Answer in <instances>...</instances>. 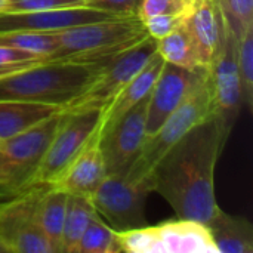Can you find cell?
Wrapping results in <instances>:
<instances>
[{
  "label": "cell",
  "instance_id": "1",
  "mask_svg": "<svg viewBox=\"0 0 253 253\" xmlns=\"http://www.w3.org/2000/svg\"><path fill=\"white\" fill-rule=\"evenodd\" d=\"M231 130L218 116H209L176 141L145 178L178 218L208 224L219 209L215 168Z\"/></svg>",
  "mask_w": 253,
  "mask_h": 253
},
{
  "label": "cell",
  "instance_id": "2",
  "mask_svg": "<svg viewBox=\"0 0 253 253\" xmlns=\"http://www.w3.org/2000/svg\"><path fill=\"white\" fill-rule=\"evenodd\" d=\"M105 65L107 62L42 61L1 77L0 99L42 102L65 110L93 84Z\"/></svg>",
  "mask_w": 253,
  "mask_h": 253
},
{
  "label": "cell",
  "instance_id": "3",
  "mask_svg": "<svg viewBox=\"0 0 253 253\" xmlns=\"http://www.w3.org/2000/svg\"><path fill=\"white\" fill-rule=\"evenodd\" d=\"M56 37L58 46L44 61L108 62L148 33L138 13H130L62 30Z\"/></svg>",
  "mask_w": 253,
  "mask_h": 253
},
{
  "label": "cell",
  "instance_id": "4",
  "mask_svg": "<svg viewBox=\"0 0 253 253\" xmlns=\"http://www.w3.org/2000/svg\"><path fill=\"white\" fill-rule=\"evenodd\" d=\"M212 98L208 83V73L202 68L176 110L166 119L160 129L148 136L144 142L142 151L130 170L126 173L133 181H145L154 165L162 156L179 141L190 129L212 116Z\"/></svg>",
  "mask_w": 253,
  "mask_h": 253
},
{
  "label": "cell",
  "instance_id": "5",
  "mask_svg": "<svg viewBox=\"0 0 253 253\" xmlns=\"http://www.w3.org/2000/svg\"><path fill=\"white\" fill-rule=\"evenodd\" d=\"M62 113L0 142V203L33 187Z\"/></svg>",
  "mask_w": 253,
  "mask_h": 253
},
{
  "label": "cell",
  "instance_id": "6",
  "mask_svg": "<svg viewBox=\"0 0 253 253\" xmlns=\"http://www.w3.org/2000/svg\"><path fill=\"white\" fill-rule=\"evenodd\" d=\"M117 242L120 252L218 253L206 224L182 218L119 231Z\"/></svg>",
  "mask_w": 253,
  "mask_h": 253
},
{
  "label": "cell",
  "instance_id": "7",
  "mask_svg": "<svg viewBox=\"0 0 253 253\" xmlns=\"http://www.w3.org/2000/svg\"><path fill=\"white\" fill-rule=\"evenodd\" d=\"M104 110L62 111L59 126L43 156L33 185H53L101 126Z\"/></svg>",
  "mask_w": 253,
  "mask_h": 253
},
{
  "label": "cell",
  "instance_id": "8",
  "mask_svg": "<svg viewBox=\"0 0 253 253\" xmlns=\"http://www.w3.org/2000/svg\"><path fill=\"white\" fill-rule=\"evenodd\" d=\"M47 185H33L0 203V246L9 253H52L39 224V200Z\"/></svg>",
  "mask_w": 253,
  "mask_h": 253
},
{
  "label": "cell",
  "instance_id": "9",
  "mask_svg": "<svg viewBox=\"0 0 253 253\" xmlns=\"http://www.w3.org/2000/svg\"><path fill=\"white\" fill-rule=\"evenodd\" d=\"M150 193L153 191L145 181L107 173L90 200L98 216L119 233L147 225L145 202Z\"/></svg>",
  "mask_w": 253,
  "mask_h": 253
},
{
  "label": "cell",
  "instance_id": "10",
  "mask_svg": "<svg viewBox=\"0 0 253 253\" xmlns=\"http://www.w3.org/2000/svg\"><path fill=\"white\" fill-rule=\"evenodd\" d=\"M156 53L157 42L150 36L127 50L122 52L107 62L105 68L93 82V84L64 111L89 108L105 110Z\"/></svg>",
  "mask_w": 253,
  "mask_h": 253
},
{
  "label": "cell",
  "instance_id": "11",
  "mask_svg": "<svg viewBox=\"0 0 253 253\" xmlns=\"http://www.w3.org/2000/svg\"><path fill=\"white\" fill-rule=\"evenodd\" d=\"M206 73L212 98V111L233 129L243 102L237 70V37L228 25L224 13L221 42Z\"/></svg>",
  "mask_w": 253,
  "mask_h": 253
},
{
  "label": "cell",
  "instance_id": "12",
  "mask_svg": "<svg viewBox=\"0 0 253 253\" xmlns=\"http://www.w3.org/2000/svg\"><path fill=\"white\" fill-rule=\"evenodd\" d=\"M148 96L125 113L111 126L101 130V151L105 162L107 173L126 175L139 157L147 139Z\"/></svg>",
  "mask_w": 253,
  "mask_h": 253
},
{
  "label": "cell",
  "instance_id": "13",
  "mask_svg": "<svg viewBox=\"0 0 253 253\" xmlns=\"http://www.w3.org/2000/svg\"><path fill=\"white\" fill-rule=\"evenodd\" d=\"M114 16H122V15H113L90 6H74V7L22 12V13L0 12V33L4 31L58 33L77 25L104 21Z\"/></svg>",
  "mask_w": 253,
  "mask_h": 253
},
{
  "label": "cell",
  "instance_id": "14",
  "mask_svg": "<svg viewBox=\"0 0 253 253\" xmlns=\"http://www.w3.org/2000/svg\"><path fill=\"white\" fill-rule=\"evenodd\" d=\"M200 70L190 71L168 62L163 64V68L148 95L145 119L147 138L154 135L166 119L176 110L191 89Z\"/></svg>",
  "mask_w": 253,
  "mask_h": 253
},
{
  "label": "cell",
  "instance_id": "15",
  "mask_svg": "<svg viewBox=\"0 0 253 253\" xmlns=\"http://www.w3.org/2000/svg\"><path fill=\"white\" fill-rule=\"evenodd\" d=\"M182 25L193 43L199 65L208 70L221 42L222 12L218 0H191Z\"/></svg>",
  "mask_w": 253,
  "mask_h": 253
},
{
  "label": "cell",
  "instance_id": "16",
  "mask_svg": "<svg viewBox=\"0 0 253 253\" xmlns=\"http://www.w3.org/2000/svg\"><path fill=\"white\" fill-rule=\"evenodd\" d=\"M99 141L101 126L53 185L68 194H82L90 197L107 175Z\"/></svg>",
  "mask_w": 253,
  "mask_h": 253
},
{
  "label": "cell",
  "instance_id": "17",
  "mask_svg": "<svg viewBox=\"0 0 253 253\" xmlns=\"http://www.w3.org/2000/svg\"><path fill=\"white\" fill-rule=\"evenodd\" d=\"M163 58L156 53L147 65L125 86V89L111 101V104L104 110L101 120V130L111 126L116 120H119L125 113L139 104L144 98H147L163 68Z\"/></svg>",
  "mask_w": 253,
  "mask_h": 253
},
{
  "label": "cell",
  "instance_id": "18",
  "mask_svg": "<svg viewBox=\"0 0 253 253\" xmlns=\"http://www.w3.org/2000/svg\"><path fill=\"white\" fill-rule=\"evenodd\" d=\"M218 253H253L252 222L221 208L206 224Z\"/></svg>",
  "mask_w": 253,
  "mask_h": 253
},
{
  "label": "cell",
  "instance_id": "19",
  "mask_svg": "<svg viewBox=\"0 0 253 253\" xmlns=\"http://www.w3.org/2000/svg\"><path fill=\"white\" fill-rule=\"evenodd\" d=\"M64 110L61 107L50 104L0 99V139L3 141L28 130L30 127Z\"/></svg>",
  "mask_w": 253,
  "mask_h": 253
},
{
  "label": "cell",
  "instance_id": "20",
  "mask_svg": "<svg viewBox=\"0 0 253 253\" xmlns=\"http://www.w3.org/2000/svg\"><path fill=\"white\" fill-rule=\"evenodd\" d=\"M67 202L68 193L55 185H47L39 200V224L52 253H61Z\"/></svg>",
  "mask_w": 253,
  "mask_h": 253
},
{
  "label": "cell",
  "instance_id": "21",
  "mask_svg": "<svg viewBox=\"0 0 253 253\" xmlns=\"http://www.w3.org/2000/svg\"><path fill=\"white\" fill-rule=\"evenodd\" d=\"M98 213L92 205L90 197L82 194H68L64 228H62V242L61 253H73L80 237L83 236L87 225L96 218Z\"/></svg>",
  "mask_w": 253,
  "mask_h": 253
},
{
  "label": "cell",
  "instance_id": "22",
  "mask_svg": "<svg viewBox=\"0 0 253 253\" xmlns=\"http://www.w3.org/2000/svg\"><path fill=\"white\" fill-rule=\"evenodd\" d=\"M156 42H157V53L163 58L165 62L190 71H196L202 68L199 65L193 43L184 25H181L178 30L172 31L170 34Z\"/></svg>",
  "mask_w": 253,
  "mask_h": 253
},
{
  "label": "cell",
  "instance_id": "23",
  "mask_svg": "<svg viewBox=\"0 0 253 253\" xmlns=\"http://www.w3.org/2000/svg\"><path fill=\"white\" fill-rule=\"evenodd\" d=\"M0 44L15 47L42 58L50 56L56 46V33H39V31H4L0 33Z\"/></svg>",
  "mask_w": 253,
  "mask_h": 253
},
{
  "label": "cell",
  "instance_id": "24",
  "mask_svg": "<svg viewBox=\"0 0 253 253\" xmlns=\"http://www.w3.org/2000/svg\"><path fill=\"white\" fill-rule=\"evenodd\" d=\"M117 233L99 216L93 218L84 230L73 253H119Z\"/></svg>",
  "mask_w": 253,
  "mask_h": 253
},
{
  "label": "cell",
  "instance_id": "25",
  "mask_svg": "<svg viewBox=\"0 0 253 253\" xmlns=\"http://www.w3.org/2000/svg\"><path fill=\"white\" fill-rule=\"evenodd\" d=\"M237 70L243 107H253V24L237 37Z\"/></svg>",
  "mask_w": 253,
  "mask_h": 253
},
{
  "label": "cell",
  "instance_id": "26",
  "mask_svg": "<svg viewBox=\"0 0 253 253\" xmlns=\"http://www.w3.org/2000/svg\"><path fill=\"white\" fill-rule=\"evenodd\" d=\"M218 3L236 37L253 24V0H218Z\"/></svg>",
  "mask_w": 253,
  "mask_h": 253
},
{
  "label": "cell",
  "instance_id": "27",
  "mask_svg": "<svg viewBox=\"0 0 253 253\" xmlns=\"http://www.w3.org/2000/svg\"><path fill=\"white\" fill-rule=\"evenodd\" d=\"M42 61H44V58L0 44V79L16 71L25 70L28 67H33Z\"/></svg>",
  "mask_w": 253,
  "mask_h": 253
},
{
  "label": "cell",
  "instance_id": "28",
  "mask_svg": "<svg viewBox=\"0 0 253 253\" xmlns=\"http://www.w3.org/2000/svg\"><path fill=\"white\" fill-rule=\"evenodd\" d=\"M86 6V0H6L3 13H22V12H39L52 10L62 7Z\"/></svg>",
  "mask_w": 253,
  "mask_h": 253
},
{
  "label": "cell",
  "instance_id": "29",
  "mask_svg": "<svg viewBox=\"0 0 253 253\" xmlns=\"http://www.w3.org/2000/svg\"><path fill=\"white\" fill-rule=\"evenodd\" d=\"M191 0H141L138 4V16L145 21L151 16L173 15L185 12Z\"/></svg>",
  "mask_w": 253,
  "mask_h": 253
},
{
  "label": "cell",
  "instance_id": "30",
  "mask_svg": "<svg viewBox=\"0 0 253 253\" xmlns=\"http://www.w3.org/2000/svg\"><path fill=\"white\" fill-rule=\"evenodd\" d=\"M185 15H187V10L181 12V13H173V15L151 16V18H148V19H145L142 22L145 25V30H147L148 36L159 40V39L170 34L172 31L178 30L185 21Z\"/></svg>",
  "mask_w": 253,
  "mask_h": 253
},
{
  "label": "cell",
  "instance_id": "31",
  "mask_svg": "<svg viewBox=\"0 0 253 253\" xmlns=\"http://www.w3.org/2000/svg\"><path fill=\"white\" fill-rule=\"evenodd\" d=\"M86 6L113 13V15H130L136 13V0H86Z\"/></svg>",
  "mask_w": 253,
  "mask_h": 253
},
{
  "label": "cell",
  "instance_id": "32",
  "mask_svg": "<svg viewBox=\"0 0 253 253\" xmlns=\"http://www.w3.org/2000/svg\"><path fill=\"white\" fill-rule=\"evenodd\" d=\"M4 3H6V0H0V10L3 9V6H4Z\"/></svg>",
  "mask_w": 253,
  "mask_h": 253
},
{
  "label": "cell",
  "instance_id": "33",
  "mask_svg": "<svg viewBox=\"0 0 253 253\" xmlns=\"http://www.w3.org/2000/svg\"><path fill=\"white\" fill-rule=\"evenodd\" d=\"M0 253H3V249H1V246H0Z\"/></svg>",
  "mask_w": 253,
  "mask_h": 253
},
{
  "label": "cell",
  "instance_id": "34",
  "mask_svg": "<svg viewBox=\"0 0 253 253\" xmlns=\"http://www.w3.org/2000/svg\"><path fill=\"white\" fill-rule=\"evenodd\" d=\"M136 1H138V4H139V1H141V0H136Z\"/></svg>",
  "mask_w": 253,
  "mask_h": 253
},
{
  "label": "cell",
  "instance_id": "35",
  "mask_svg": "<svg viewBox=\"0 0 253 253\" xmlns=\"http://www.w3.org/2000/svg\"><path fill=\"white\" fill-rule=\"evenodd\" d=\"M0 142H1V139H0Z\"/></svg>",
  "mask_w": 253,
  "mask_h": 253
}]
</instances>
